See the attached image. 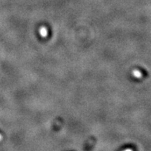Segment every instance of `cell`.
Instances as JSON below:
<instances>
[{
  "label": "cell",
  "mask_w": 151,
  "mask_h": 151,
  "mask_svg": "<svg viewBox=\"0 0 151 151\" xmlns=\"http://www.w3.org/2000/svg\"><path fill=\"white\" fill-rule=\"evenodd\" d=\"M40 34H42V36H46L47 33H46V30L45 29V28H42L41 29H40Z\"/></svg>",
  "instance_id": "1"
},
{
  "label": "cell",
  "mask_w": 151,
  "mask_h": 151,
  "mask_svg": "<svg viewBox=\"0 0 151 151\" xmlns=\"http://www.w3.org/2000/svg\"><path fill=\"white\" fill-rule=\"evenodd\" d=\"M124 151H133V150H132L131 149H127V150H124Z\"/></svg>",
  "instance_id": "2"
}]
</instances>
